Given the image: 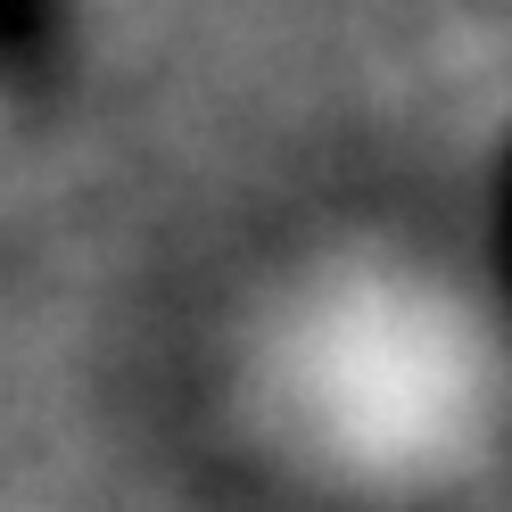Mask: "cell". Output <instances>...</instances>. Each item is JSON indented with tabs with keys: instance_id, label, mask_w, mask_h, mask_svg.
<instances>
[{
	"instance_id": "6da1fadb",
	"label": "cell",
	"mask_w": 512,
	"mask_h": 512,
	"mask_svg": "<svg viewBox=\"0 0 512 512\" xmlns=\"http://www.w3.org/2000/svg\"><path fill=\"white\" fill-rule=\"evenodd\" d=\"M215 405L306 512H471L512 471V314L455 240L323 223L232 298Z\"/></svg>"
},
{
	"instance_id": "7a4b0ae2",
	"label": "cell",
	"mask_w": 512,
	"mask_h": 512,
	"mask_svg": "<svg viewBox=\"0 0 512 512\" xmlns=\"http://www.w3.org/2000/svg\"><path fill=\"white\" fill-rule=\"evenodd\" d=\"M471 265L488 273V290H496L504 314H512V91H504V108H496V149H488V223H479V240H471Z\"/></svg>"
},
{
	"instance_id": "3957f363",
	"label": "cell",
	"mask_w": 512,
	"mask_h": 512,
	"mask_svg": "<svg viewBox=\"0 0 512 512\" xmlns=\"http://www.w3.org/2000/svg\"><path fill=\"white\" fill-rule=\"evenodd\" d=\"M17 83H25V0H0V133L17 116Z\"/></svg>"
}]
</instances>
